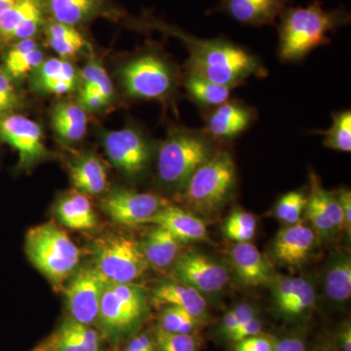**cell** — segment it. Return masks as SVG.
Returning a JSON list of instances; mask_svg holds the SVG:
<instances>
[{
  "label": "cell",
  "instance_id": "1",
  "mask_svg": "<svg viewBox=\"0 0 351 351\" xmlns=\"http://www.w3.org/2000/svg\"><path fill=\"white\" fill-rule=\"evenodd\" d=\"M147 24L181 39L189 51L186 73L235 88L249 78H263L269 73L257 55L230 39L196 38L157 20Z\"/></svg>",
  "mask_w": 351,
  "mask_h": 351
},
{
  "label": "cell",
  "instance_id": "2",
  "mask_svg": "<svg viewBox=\"0 0 351 351\" xmlns=\"http://www.w3.org/2000/svg\"><path fill=\"white\" fill-rule=\"evenodd\" d=\"M321 0L306 7L288 6L279 16L278 58L283 63H299L313 51L332 43L331 34L350 24L343 6L325 10Z\"/></svg>",
  "mask_w": 351,
  "mask_h": 351
},
{
  "label": "cell",
  "instance_id": "3",
  "mask_svg": "<svg viewBox=\"0 0 351 351\" xmlns=\"http://www.w3.org/2000/svg\"><path fill=\"white\" fill-rule=\"evenodd\" d=\"M204 129L176 127L159 145L157 176L166 188L181 193L189 178L219 151L218 145Z\"/></svg>",
  "mask_w": 351,
  "mask_h": 351
},
{
  "label": "cell",
  "instance_id": "4",
  "mask_svg": "<svg viewBox=\"0 0 351 351\" xmlns=\"http://www.w3.org/2000/svg\"><path fill=\"white\" fill-rule=\"evenodd\" d=\"M149 315V293L137 283L108 282L101 295L97 330L112 346L135 335Z\"/></svg>",
  "mask_w": 351,
  "mask_h": 351
},
{
  "label": "cell",
  "instance_id": "5",
  "mask_svg": "<svg viewBox=\"0 0 351 351\" xmlns=\"http://www.w3.org/2000/svg\"><path fill=\"white\" fill-rule=\"evenodd\" d=\"M237 188V168L230 152L219 149L189 178L182 200L193 213L214 215L230 202Z\"/></svg>",
  "mask_w": 351,
  "mask_h": 351
},
{
  "label": "cell",
  "instance_id": "6",
  "mask_svg": "<svg viewBox=\"0 0 351 351\" xmlns=\"http://www.w3.org/2000/svg\"><path fill=\"white\" fill-rule=\"evenodd\" d=\"M25 250L29 262L55 288L63 289L78 269L80 249L54 221L32 228L25 234Z\"/></svg>",
  "mask_w": 351,
  "mask_h": 351
},
{
  "label": "cell",
  "instance_id": "7",
  "mask_svg": "<svg viewBox=\"0 0 351 351\" xmlns=\"http://www.w3.org/2000/svg\"><path fill=\"white\" fill-rule=\"evenodd\" d=\"M120 77L128 96L145 100H168L180 82L178 69L156 50L144 51L127 62Z\"/></svg>",
  "mask_w": 351,
  "mask_h": 351
},
{
  "label": "cell",
  "instance_id": "8",
  "mask_svg": "<svg viewBox=\"0 0 351 351\" xmlns=\"http://www.w3.org/2000/svg\"><path fill=\"white\" fill-rule=\"evenodd\" d=\"M94 265L108 282L135 283L149 269L141 242L122 233L95 240Z\"/></svg>",
  "mask_w": 351,
  "mask_h": 351
},
{
  "label": "cell",
  "instance_id": "9",
  "mask_svg": "<svg viewBox=\"0 0 351 351\" xmlns=\"http://www.w3.org/2000/svg\"><path fill=\"white\" fill-rule=\"evenodd\" d=\"M108 282L94 265L76 269L63 288L69 318L95 326Z\"/></svg>",
  "mask_w": 351,
  "mask_h": 351
},
{
  "label": "cell",
  "instance_id": "10",
  "mask_svg": "<svg viewBox=\"0 0 351 351\" xmlns=\"http://www.w3.org/2000/svg\"><path fill=\"white\" fill-rule=\"evenodd\" d=\"M103 140L108 159L122 174L137 178L147 171L152 160V145L142 131L126 127L108 131Z\"/></svg>",
  "mask_w": 351,
  "mask_h": 351
},
{
  "label": "cell",
  "instance_id": "11",
  "mask_svg": "<svg viewBox=\"0 0 351 351\" xmlns=\"http://www.w3.org/2000/svg\"><path fill=\"white\" fill-rule=\"evenodd\" d=\"M173 274L175 280L195 288L204 295L221 292L230 281V271L225 263L197 251L179 255Z\"/></svg>",
  "mask_w": 351,
  "mask_h": 351
},
{
  "label": "cell",
  "instance_id": "12",
  "mask_svg": "<svg viewBox=\"0 0 351 351\" xmlns=\"http://www.w3.org/2000/svg\"><path fill=\"white\" fill-rule=\"evenodd\" d=\"M168 204L167 200L154 193L124 188L113 189L101 203L108 218L127 226L147 223V219Z\"/></svg>",
  "mask_w": 351,
  "mask_h": 351
},
{
  "label": "cell",
  "instance_id": "13",
  "mask_svg": "<svg viewBox=\"0 0 351 351\" xmlns=\"http://www.w3.org/2000/svg\"><path fill=\"white\" fill-rule=\"evenodd\" d=\"M0 140L18 152L21 167H32L47 154L43 129L24 115L0 117Z\"/></svg>",
  "mask_w": 351,
  "mask_h": 351
},
{
  "label": "cell",
  "instance_id": "14",
  "mask_svg": "<svg viewBox=\"0 0 351 351\" xmlns=\"http://www.w3.org/2000/svg\"><path fill=\"white\" fill-rule=\"evenodd\" d=\"M205 125L210 137L219 143L230 142L239 137L258 119L255 108L243 101L230 99L218 107L202 110Z\"/></svg>",
  "mask_w": 351,
  "mask_h": 351
},
{
  "label": "cell",
  "instance_id": "15",
  "mask_svg": "<svg viewBox=\"0 0 351 351\" xmlns=\"http://www.w3.org/2000/svg\"><path fill=\"white\" fill-rule=\"evenodd\" d=\"M46 21L43 0H20L0 15V40L34 38Z\"/></svg>",
  "mask_w": 351,
  "mask_h": 351
},
{
  "label": "cell",
  "instance_id": "16",
  "mask_svg": "<svg viewBox=\"0 0 351 351\" xmlns=\"http://www.w3.org/2000/svg\"><path fill=\"white\" fill-rule=\"evenodd\" d=\"M317 234L302 221L282 228L272 243V256L287 267H299L308 260L317 246Z\"/></svg>",
  "mask_w": 351,
  "mask_h": 351
},
{
  "label": "cell",
  "instance_id": "17",
  "mask_svg": "<svg viewBox=\"0 0 351 351\" xmlns=\"http://www.w3.org/2000/svg\"><path fill=\"white\" fill-rule=\"evenodd\" d=\"M291 0H219L213 12H221L249 27L276 24Z\"/></svg>",
  "mask_w": 351,
  "mask_h": 351
},
{
  "label": "cell",
  "instance_id": "18",
  "mask_svg": "<svg viewBox=\"0 0 351 351\" xmlns=\"http://www.w3.org/2000/svg\"><path fill=\"white\" fill-rule=\"evenodd\" d=\"M147 223L165 228L181 243L189 244L208 239L206 223L197 214L181 207L166 205L147 219Z\"/></svg>",
  "mask_w": 351,
  "mask_h": 351
},
{
  "label": "cell",
  "instance_id": "19",
  "mask_svg": "<svg viewBox=\"0 0 351 351\" xmlns=\"http://www.w3.org/2000/svg\"><path fill=\"white\" fill-rule=\"evenodd\" d=\"M230 257L235 274L244 285L250 287L269 286L276 278L272 265L250 242L235 244Z\"/></svg>",
  "mask_w": 351,
  "mask_h": 351
},
{
  "label": "cell",
  "instance_id": "20",
  "mask_svg": "<svg viewBox=\"0 0 351 351\" xmlns=\"http://www.w3.org/2000/svg\"><path fill=\"white\" fill-rule=\"evenodd\" d=\"M31 76L32 86L44 94H66L75 90L78 84L75 66L62 58L44 60Z\"/></svg>",
  "mask_w": 351,
  "mask_h": 351
},
{
  "label": "cell",
  "instance_id": "21",
  "mask_svg": "<svg viewBox=\"0 0 351 351\" xmlns=\"http://www.w3.org/2000/svg\"><path fill=\"white\" fill-rule=\"evenodd\" d=\"M152 302L156 306L180 307L202 322L207 319L204 295L178 280L164 281L156 286L152 292Z\"/></svg>",
  "mask_w": 351,
  "mask_h": 351
},
{
  "label": "cell",
  "instance_id": "22",
  "mask_svg": "<svg viewBox=\"0 0 351 351\" xmlns=\"http://www.w3.org/2000/svg\"><path fill=\"white\" fill-rule=\"evenodd\" d=\"M51 351H103V336L91 325L66 318L48 339Z\"/></svg>",
  "mask_w": 351,
  "mask_h": 351
},
{
  "label": "cell",
  "instance_id": "23",
  "mask_svg": "<svg viewBox=\"0 0 351 351\" xmlns=\"http://www.w3.org/2000/svg\"><path fill=\"white\" fill-rule=\"evenodd\" d=\"M47 19L73 27L107 12L108 0H43Z\"/></svg>",
  "mask_w": 351,
  "mask_h": 351
},
{
  "label": "cell",
  "instance_id": "24",
  "mask_svg": "<svg viewBox=\"0 0 351 351\" xmlns=\"http://www.w3.org/2000/svg\"><path fill=\"white\" fill-rule=\"evenodd\" d=\"M141 241L142 250L149 267L156 269H167L179 257L181 242L165 228L154 225Z\"/></svg>",
  "mask_w": 351,
  "mask_h": 351
},
{
  "label": "cell",
  "instance_id": "25",
  "mask_svg": "<svg viewBox=\"0 0 351 351\" xmlns=\"http://www.w3.org/2000/svg\"><path fill=\"white\" fill-rule=\"evenodd\" d=\"M71 182L83 195H98L108 188L106 166L96 156H87L73 162L69 168Z\"/></svg>",
  "mask_w": 351,
  "mask_h": 351
},
{
  "label": "cell",
  "instance_id": "26",
  "mask_svg": "<svg viewBox=\"0 0 351 351\" xmlns=\"http://www.w3.org/2000/svg\"><path fill=\"white\" fill-rule=\"evenodd\" d=\"M55 213L62 225L73 230H91L97 226V216L91 202L82 193H71L58 201Z\"/></svg>",
  "mask_w": 351,
  "mask_h": 351
},
{
  "label": "cell",
  "instance_id": "27",
  "mask_svg": "<svg viewBox=\"0 0 351 351\" xmlns=\"http://www.w3.org/2000/svg\"><path fill=\"white\" fill-rule=\"evenodd\" d=\"M43 51L34 38L16 41L4 58V73L12 82L31 75L44 61Z\"/></svg>",
  "mask_w": 351,
  "mask_h": 351
},
{
  "label": "cell",
  "instance_id": "28",
  "mask_svg": "<svg viewBox=\"0 0 351 351\" xmlns=\"http://www.w3.org/2000/svg\"><path fill=\"white\" fill-rule=\"evenodd\" d=\"M324 290L335 304H345L350 299L351 257L348 252H339L330 260L325 270Z\"/></svg>",
  "mask_w": 351,
  "mask_h": 351
},
{
  "label": "cell",
  "instance_id": "29",
  "mask_svg": "<svg viewBox=\"0 0 351 351\" xmlns=\"http://www.w3.org/2000/svg\"><path fill=\"white\" fill-rule=\"evenodd\" d=\"M182 84L191 101L202 110L218 107L230 100L235 88L230 85L219 84L189 73H186Z\"/></svg>",
  "mask_w": 351,
  "mask_h": 351
},
{
  "label": "cell",
  "instance_id": "30",
  "mask_svg": "<svg viewBox=\"0 0 351 351\" xmlns=\"http://www.w3.org/2000/svg\"><path fill=\"white\" fill-rule=\"evenodd\" d=\"M43 29L50 47L62 59L75 56L86 47V40L77 27L47 19Z\"/></svg>",
  "mask_w": 351,
  "mask_h": 351
},
{
  "label": "cell",
  "instance_id": "31",
  "mask_svg": "<svg viewBox=\"0 0 351 351\" xmlns=\"http://www.w3.org/2000/svg\"><path fill=\"white\" fill-rule=\"evenodd\" d=\"M322 135L323 145L330 149L341 152H351L350 110L335 112L332 114V125L325 131H316Z\"/></svg>",
  "mask_w": 351,
  "mask_h": 351
},
{
  "label": "cell",
  "instance_id": "32",
  "mask_svg": "<svg viewBox=\"0 0 351 351\" xmlns=\"http://www.w3.org/2000/svg\"><path fill=\"white\" fill-rule=\"evenodd\" d=\"M257 219L253 214L237 209L228 215L223 226L225 237L237 243L250 242L255 237Z\"/></svg>",
  "mask_w": 351,
  "mask_h": 351
},
{
  "label": "cell",
  "instance_id": "33",
  "mask_svg": "<svg viewBox=\"0 0 351 351\" xmlns=\"http://www.w3.org/2000/svg\"><path fill=\"white\" fill-rule=\"evenodd\" d=\"M202 324V321L188 311L180 307L166 306L161 311L158 327L166 332L195 335Z\"/></svg>",
  "mask_w": 351,
  "mask_h": 351
},
{
  "label": "cell",
  "instance_id": "34",
  "mask_svg": "<svg viewBox=\"0 0 351 351\" xmlns=\"http://www.w3.org/2000/svg\"><path fill=\"white\" fill-rule=\"evenodd\" d=\"M80 91H95L106 101H110L113 95V85L107 71L98 62H90L80 73Z\"/></svg>",
  "mask_w": 351,
  "mask_h": 351
},
{
  "label": "cell",
  "instance_id": "35",
  "mask_svg": "<svg viewBox=\"0 0 351 351\" xmlns=\"http://www.w3.org/2000/svg\"><path fill=\"white\" fill-rule=\"evenodd\" d=\"M307 200V193L302 189L289 191L277 200L274 214L286 225H295L301 221Z\"/></svg>",
  "mask_w": 351,
  "mask_h": 351
},
{
  "label": "cell",
  "instance_id": "36",
  "mask_svg": "<svg viewBox=\"0 0 351 351\" xmlns=\"http://www.w3.org/2000/svg\"><path fill=\"white\" fill-rule=\"evenodd\" d=\"M316 302V293L314 286L308 279H304V283L298 291L295 297L282 307L278 313L288 319H297L313 311Z\"/></svg>",
  "mask_w": 351,
  "mask_h": 351
},
{
  "label": "cell",
  "instance_id": "37",
  "mask_svg": "<svg viewBox=\"0 0 351 351\" xmlns=\"http://www.w3.org/2000/svg\"><path fill=\"white\" fill-rule=\"evenodd\" d=\"M304 213L308 219L311 226L315 232L317 237L321 239H330L337 235L336 230L332 226L331 221L328 219L324 210L321 207L317 198L314 195L313 191L307 193V200Z\"/></svg>",
  "mask_w": 351,
  "mask_h": 351
},
{
  "label": "cell",
  "instance_id": "38",
  "mask_svg": "<svg viewBox=\"0 0 351 351\" xmlns=\"http://www.w3.org/2000/svg\"><path fill=\"white\" fill-rule=\"evenodd\" d=\"M152 337L157 351H197L195 335L166 332L157 326Z\"/></svg>",
  "mask_w": 351,
  "mask_h": 351
},
{
  "label": "cell",
  "instance_id": "39",
  "mask_svg": "<svg viewBox=\"0 0 351 351\" xmlns=\"http://www.w3.org/2000/svg\"><path fill=\"white\" fill-rule=\"evenodd\" d=\"M257 315V311H256L255 307L250 306V304H237L223 316V319L219 323V332L226 338L228 334L241 326L246 321Z\"/></svg>",
  "mask_w": 351,
  "mask_h": 351
},
{
  "label": "cell",
  "instance_id": "40",
  "mask_svg": "<svg viewBox=\"0 0 351 351\" xmlns=\"http://www.w3.org/2000/svg\"><path fill=\"white\" fill-rule=\"evenodd\" d=\"M21 98L12 80L0 71V117L13 114L21 107Z\"/></svg>",
  "mask_w": 351,
  "mask_h": 351
},
{
  "label": "cell",
  "instance_id": "41",
  "mask_svg": "<svg viewBox=\"0 0 351 351\" xmlns=\"http://www.w3.org/2000/svg\"><path fill=\"white\" fill-rule=\"evenodd\" d=\"M276 343L271 337L260 334L235 343L233 351H274Z\"/></svg>",
  "mask_w": 351,
  "mask_h": 351
},
{
  "label": "cell",
  "instance_id": "42",
  "mask_svg": "<svg viewBox=\"0 0 351 351\" xmlns=\"http://www.w3.org/2000/svg\"><path fill=\"white\" fill-rule=\"evenodd\" d=\"M263 328L262 320L258 317V315L254 316L253 318L243 323L241 326H239L237 329H235L234 331L228 334V336L226 337V339H228V341H232V343H239V341H242V339L262 334Z\"/></svg>",
  "mask_w": 351,
  "mask_h": 351
},
{
  "label": "cell",
  "instance_id": "43",
  "mask_svg": "<svg viewBox=\"0 0 351 351\" xmlns=\"http://www.w3.org/2000/svg\"><path fill=\"white\" fill-rule=\"evenodd\" d=\"M343 216V232L351 233V191L348 188H341L335 191Z\"/></svg>",
  "mask_w": 351,
  "mask_h": 351
},
{
  "label": "cell",
  "instance_id": "44",
  "mask_svg": "<svg viewBox=\"0 0 351 351\" xmlns=\"http://www.w3.org/2000/svg\"><path fill=\"white\" fill-rule=\"evenodd\" d=\"M78 105L86 110H96L107 105L108 101L95 91H80L78 94Z\"/></svg>",
  "mask_w": 351,
  "mask_h": 351
},
{
  "label": "cell",
  "instance_id": "45",
  "mask_svg": "<svg viewBox=\"0 0 351 351\" xmlns=\"http://www.w3.org/2000/svg\"><path fill=\"white\" fill-rule=\"evenodd\" d=\"M274 351H306L301 339L290 337L276 341Z\"/></svg>",
  "mask_w": 351,
  "mask_h": 351
},
{
  "label": "cell",
  "instance_id": "46",
  "mask_svg": "<svg viewBox=\"0 0 351 351\" xmlns=\"http://www.w3.org/2000/svg\"><path fill=\"white\" fill-rule=\"evenodd\" d=\"M339 346L341 351H351V327L346 324L339 334Z\"/></svg>",
  "mask_w": 351,
  "mask_h": 351
},
{
  "label": "cell",
  "instance_id": "47",
  "mask_svg": "<svg viewBox=\"0 0 351 351\" xmlns=\"http://www.w3.org/2000/svg\"><path fill=\"white\" fill-rule=\"evenodd\" d=\"M20 0H0V15L8 10L10 7L15 5Z\"/></svg>",
  "mask_w": 351,
  "mask_h": 351
},
{
  "label": "cell",
  "instance_id": "48",
  "mask_svg": "<svg viewBox=\"0 0 351 351\" xmlns=\"http://www.w3.org/2000/svg\"><path fill=\"white\" fill-rule=\"evenodd\" d=\"M32 351H51V350L47 341V343H43V345L38 346L36 350Z\"/></svg>",
  "mask_w": 351,
  "mask_h": 351
},
{
  "label": "cell",
  "instance_id": "49",
  "mask_svg": "<svg viewBox=\"0 0 351 351\" xmlns=\"http://www.w3.org/2000/svg\"><path fill=\"white\" fill-rule=\"evenodd\" d=\"M122 351H145L141 350H136V348H128V346H124L123 350Z\"/></svg>",
  "mask_w": 351,
  "mask_h": 351
}]
</instances>
